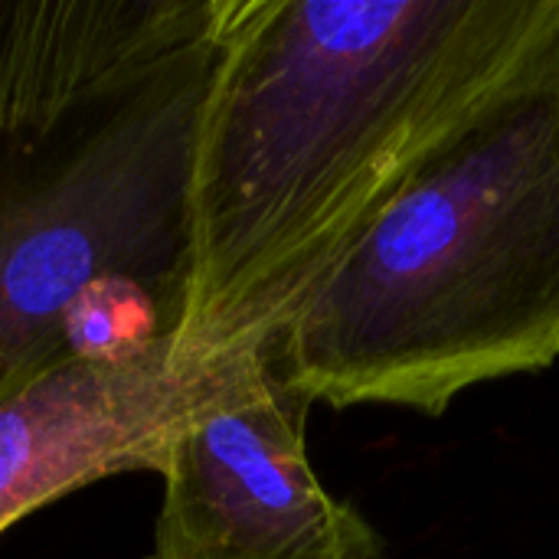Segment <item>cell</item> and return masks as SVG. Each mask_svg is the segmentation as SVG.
<instances>
[{"instance_id":"cell-1","label":"cell","mask_w":559,"mask_h":559,"mask_svg":"<svg viewBox=\"0 0 559 559\" xmlns=\"http://www.w3.org/2000/svg\"><path fill=\"white\" fill-rule=\"evenodd\" d=\"M559 69V0H229L200 115L177 347L272 354L491 98Z\"/></svg>"},{"instance_id":"cell-2","label":"cell","mask_w":559,"mask_h":559,"mask_svg":"<svg viewBox=\"0 0 559 559\" xmlns=\"http://www.w3.org/2000/svg\"><path fill=\"white\" fill-rule=\"evenodd\" d=\"M229 0H0V403L128 282L180 324L190 177Z\"/></svg>"},{"instance_id":"cell-3","label":"cell","mask_w":559,"mask_h":559,"mask_svg":"<svg viewBox=\"0 0 559 559\" xmlns=\"http://www.w3.org/2000/svg\"><path fill=\"white\" fill-rule=\"evenodd\" d=\"M559 360V69L478 108L380 210L272 350L308 406L439 419Z\"/></svg>"},{"instance_id":"cell-4","label":"cell","mask_w":559,"mask_h":559,"mask_svg":"<svg viewBox=\"0 0 559 559\" xmlns=\"http://www.w3.org/2000/svg\"><path fill=\"white\" fill-rule=\"evenodd\" d=\"M308 409L265 360L197 413L157 468L144 559H390L377 527L314 475Z\"/></svg>"},{"instance_id":"cell-5","label":"cell","mask_w":559,"mask_h":559,"mask_svg":"<svg viewBox=\"0 0 559 559\" xmlns=\"http://www.w3.org/2000/svg\"><path fill=\"white\" fill-rule=\"evenodd\" d=\"M269 354L190 357L177 337L121 360L72 357L0 403V537L95 481L160 468L170 439Z\"/></svg>"}]
</instances>
